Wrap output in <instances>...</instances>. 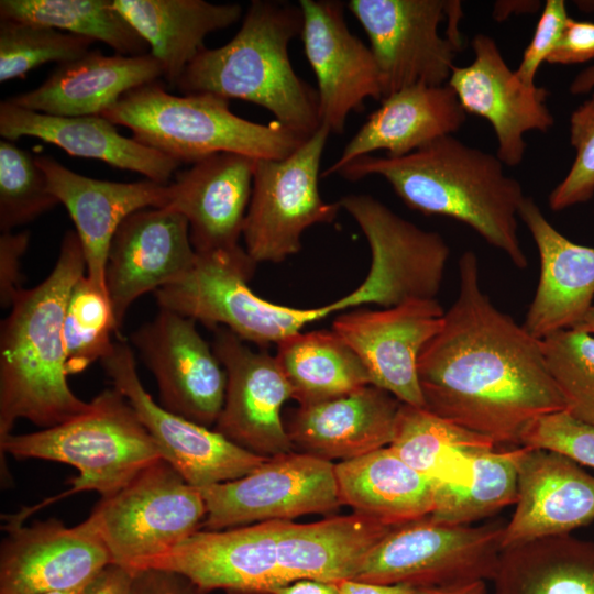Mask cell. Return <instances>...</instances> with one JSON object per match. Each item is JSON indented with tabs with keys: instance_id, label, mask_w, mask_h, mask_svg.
Segmentation results:
<instances>
[{
	"instance_id": "obj_42",
	"label": "cell",
	"mask_w": 594,
	"mask_h": 594,
	"mask_svg": "<svg viewBox=\"0 0 594 594\" xmlns=\"http://www.w3.org/2000/svg\"><path fill=\"white\" fill-rule=\"evenodd\" d=\"M59 201L32 153L10 140L0 141V229L10 232Z\"/></svg>"
},
{
	"instance_id": "obj_56",
	"label": "cell",
	"mask_w": 594,
	"mask_h": 594,
	"mask_svg": "<svg viewBox=\"0 0 594 594\" xmlns=\"http://www.w3.org/2000/svg\"><path fill=\"white\" fill-rule=\"evenodd\" d=\"M84 587V586H82ZM81 587V588H82ZM81 588L72 590V591H56V592H47V593H41V594H79Z\"/></svg>"
},
{
	"instance_id": "obj_49",
	"label": "cell",
	"mask_w": 594,
	"mask_h": 594,
	"mask_svg": "<svg viewBox=\"0 0 594 594\" xmlns=\"http://www.w3.org/2000/svg\"><path fill=\"white\" fill-rule=\"evenodd\" d=\"M79 594H135V571L109 563L84 585Z\"/></svg>"
},
{
	"instance_id": "obj_15",
	"label": "cell",
	"mask_w": 594,
	"mask_h": 594,
	"mask_svg": "<svg viewBox=\"0 0 594 594\" xmlns=\"http://www.w3.org/2000/svg\"><path fill=\"white\" fill-rule=\"evenodd\" d=\"M195 322L161 309L152 321L131 334V342L156 380L160 405L210 428L223 407L227 374Z\"/></svg>"
},
{
	"instance_id": "obj_21",
	"label": "cell",
	"mask_w": 594,
	"mask_h": 594,
	"mask_svg": "<svg viewBox=\"0 0 594 594\" xmlns=\"http://www.w3.org/2000/svg\"><path fill=\"white\" fill-rule=\"evenodd\" d=\"M301 38L317 78L321 125L343 132L348 116L361 111L367 98L382 100L377 65L370 47L349 30L343 3L300 0Z\"/></svg>"
},
{
	"instance_id": "obj_52",
	"label": "cell",
	"mask_w": 594,
	"mask_h": 594,
	"mask_svg": "<svg viewBox=\"0 0 594 594\" xmlns=\"http://www.w3.org/2000/svg\"><path fill=\"white\" fill-rule=\"evenodd\" d=\"M584 10H594V1H576ZM594 89V65L580 72L570 84L572 95H585Z\"/></svg>"
},
{
	"instance_id": "obj_30",
	"label": "cell",
	"mask_w": 594,
	"mask_h": 594,
	"mask_svg": "<svg viewBox=\"0 0 594 594\" xmlns=\"http://www.w3.org/2000/svg\"><path fill=\"white\" fill-rule=\"evenodd\" d=\"M163 77L150 53L106 55L89 51L59 64L37 88L8 99L15 106L52 116H100L127 92Z\"/></svg>"
},
{
	"instance_id": "obj_1",
	"label": "cell",
	"mask_w": 594,
	"mask_h": 594,
	"mask_svg": "<svg viewBox=\"0 0 594 594\" xmlns=\"http://www.w3.org/2000/svg\"><path fill=\"white\" fill-rule=\"evenodd\" d=\"M459 293L440 331L418 359L425 408L491 439L497 447H521L537 418L565 410L551 378L541 342L482 290L479 260H459Z\"/></svg>"
},
{
	"instance_id": "obj_12",
	"label": "cell",
	"mask_w": 594,
	"mask_h": 594,
	"mask_svg": "<svg viewBox=\"0 0 594 594\" xmlns=\"http://www.w3.org/2000/svg\"><path fill=\"white\" fill-rule=\"evenodd\" d=\"M455 0H351L348 9L360 22L377 65L382 100L414 85L448 84L462 48L460 29L448 21Z\"/></svg>"
},
{
	"instance_id": "obj_40",
	"label": "cell",
	"mask_w": 594,
	"mask_h": 594,
	"mask_svg": "<svg viewBox=\"0 0 594 594\" xmlns=\"http://www.w3.org/2000/svg\"><path fill=\"white\" fill-rule=\"evenodd\" d=\"M547 370L572 417L594 425V334L559 330L540 340Z\"/></svg>"
},
{
	"instance_id": "obj_32",
	"label": "cell",
	"mask_w": 594,
	"mask_h": 594,
	"mask_svg": "<svg viewBox=\"0 0 594 594\" xmlns=\"http://www.w3.org/2000/svg\"><path fill=\"white\" fill-rule=\"evenodd\" d=\"M112 4L147 43L172 87L206 48L205 38L232 25L242 14L238 3L204 0H112Z\"/></svg>"
},
{
	"instance_id": "obj_53",
	"label": "cell",
	"mask_w": 594,
	"mask_h": 594,
	"mask_svg": "<svg viewBox=\"0 0 594 594\" xmlns=\"http://www.w3.org/2000/svg\"><path fill=\"white\" fill-rule=\"evenodd\" d=\"M539 6V1H498L494 6L493 15L497 21H502L512 13H532Z\"/></svg>"
},
{
	"instance_id": "obj_16",
	"label": "cell",
	"mask_w": 594,
	"mask_h": 594,
	"mask_svg": "<svg viewBox=\"0 0 594 594\" xmlns=\"http://www.w3.org/2000/svg\"><path fill=\"white\" fill-rule=\"evenodd\" d=\"M212 348L227 374L222 410L215 430L263 458L294 451L282 407L290 385L275 356L251 350L229 329L217 326Z\"/></svg>"
},
{
	"instance_id": "obj_48",
	"label": "cell",
	"mask_w": 594,
	"mask_h": 594,
	"mask_svg": "<svg viewBox=\"0 0 594 594\" xmlns=\"http://www.w3.org/2000/svg\"><path fill=\"white\" fill-rule=\"evenodd\" d=\"M135 594H206L191 581L174 571L143 569L135 571Z\"/></svg>"
},
{
	"instance_id": "obj_9",
	"label": "cell",
	"mask_w": 594,
	"mask_h": 594,
	"mask_svg": "<svg viewBox=\"0 0 594 594\" xmlns=\"http://www.w3.org/2000/svg\"><path fill=\"white\" fill-rule=\"evenodd\" d=\"M207 507L201 490L165 459L145 468L91 510L112 563L142 570L201 530Z\"/></svg>"
},
{
	"instance_id": "obj_7",
	"label": "cell",
	"mask_w": 594,
	"mask_h": 594,
	"mask_svg": "<svg viewBox=\"0 0 594 594\" xmlns=\"http://www.w3.org/2000/svg\"><path fill=\"white\" fill-rule=\"evenodd\" d=\"M196 254L194 266L183 277L155 292L161 309L199 320L211 329L224 327L258 346L277 344L336 312L332 302L301 309L255 295L248 283L257 263L240 245Z\"/></svg>"
},
{
	"instance_id": "obj_55",
	"label": "cell",
	"mask_w": 594,
	"mask_h": 594,
	"mask_svg": "<svg viewBox=\"0 0 594 594\" xmlns=\"http://www.w3.org/2000/svg\"><path fill=\"white\" fill-rule=\"evenodd\" d=\"M454 594H486L485 582H476L458 590Z\"/></svg>"
},
{
	"instance_id": "obj_2",
	"label": "cell",
	"mask_w": 594,
	"mask_h": 594,
	"mask_svg": "<svg viewBox=\"0 0 594 594\" xmlns=\"http://www.w3.org/2000/svg\"><path fill=\"white\" fill-rule=\"evenodd\" d=\"M336 174L351 182L378 175L410 209L458 220L516 267L528 265L517 222L526 196L520 183L505 174L496 154L449 134L402 157H358Z\"/></svg>"
},
{
	"instance_id": "obj_14",
	"label": "cell",
	"mask_w": 594,
	"mask_h": 594,
	"mask_svg": "<svg viewBox=\"0 0 594 594\" xmlns=\"http://www.w3.org/2000/svg\"><path fill=\"white\" fill-rule=\"evenodd\" d=\"M113 387L131 404L168 461L199 488L240 479L268 458L251 453L215 429L177 416L153 400L139 377L134 353L124 341H114L101 361Z\"/></svg>"
},
{
	"instance_id": "obj_34",
	"label": "cell",
	"mask_w": 594,
	"mask_h": 594,
	"mask_svg": "<svg viewBox=\"0 0 594 594\" xmlns=\"http://www.w3.org/2000/svg\"><path fill=\"white\" fill-rule=\"evenodd\" d=\"M389 447L435 486H465L476 455L497 446L424 407L402 404Z\"/></svg>"
},
{
	"instance_id": "obj_6",
	"label": "cell",
	"mask_w": 594,
	"mask_h": 594,
	"mask_svg": "<svg viewBox=\"0 0 594 594\" xmlns=\"http://www.w3.org/2000/svg\"><path fill=\"white\" fill-rule=\"evenodd\" d=\"M3 454L55 461L77 469L72 488L50 502L86 491L110 496L145 468L164 459L131 404L114 387L99 393L85 411L65 422L31 433L7 436L0 440L1 461ZM50 502L22 509L15 517L24 522Z\"/></svg>"
},
{
	"instance_id": "obj_23",
	"label": "cell",
	"mask_w": 594,
	"mask_h": 594,
	"mask_svg": "<svg viewBox=\"0 0 594 594\" xmlns=\"http://www.w3.org/2000/svg\"><path fill=\"white\" fill-rule=\"evenodd\" d=\"M51 191L67 209L80 240L86 275L107 292L106 266L111 241L122 221L145 208H164L170 187L150 179L118 183L77 174L47 155H36Z\"/></svg>"
},
{
	"instance_id": "obj_33",
	"label": "cell",
	"mask_w": 594,
	"mask_h": 594,
	"mask_svg": "<svg viewBox=\"0 0 594 594\" xmlns=\"http://www.w3.org/2000/svg\"><path fill=\"white\" fill-rule=\"evenodd\" d=\"M341 505L389 526L430 516L436 486L389 447L334 465Z\"/></svg>"
},
{
	"instance_id": "obj_10",
	"label": "cell",
	"mask_w": 594,
	"mask_h": 594,
	"mask_svg": "<svg viewBox=\"0 0 594 594\" xmlns=\"http://www.w3.org/2000/svg\"><path fill=\"white\" fill-rule=\"evenodd\" d=\"M338 202L361 228L372 262L363 283L332 302L336 311L367 304L392 308L411 299H436L450 256L440 233L417 227L370 195H346Z\"/></svg>"
},
{
	"instance_id": "obj_20",
	"label": "cell",
	"mask_w": 594,
	"mask_h": 594,
	"mask_svg": "<svg viewBox=\"0 0 594 594\" xmlns=\"http://www.w3.org/2000/svg\"><path fill=\"white\" fill-rule=\"evenodd\" d=\"M474 59L454 66L448 85L466 113L480 116L492 125L497 157L517 166L526 150L524 135L547 132L554 119L546 103L548 91L524 84L506 64L494 38L477 34L472 40Z\"/></svg>"
},
{
	"instance_id": "obj_25",
	"label": "cell",
	"mask_w": 594,
	"mask_h": 594,
	"mask_svg": "<svg viewBox=\"0 0 594 594\" xmlns=\"http://www.w3.org/2000/svg\"><path fill=\"white\" fill-rule=\"evenodd\" d=\"M255 164L251 156L222 152L175 174L166 208L187 219L196 253L240 245Z\"/></svg>"
},
{
	"instance_id": "obj_8",
	"label": "cell",
	"mask_w": 594,
	"mask_h": 594,
	"mask_svg": "<svg viewBox=\"0 0 594 594\" xmlns=\"http://www.w3.org/2000/svg\"><path fill=\"white\" fill-rule=\"evenodd\" d=\"M506 522L449 525L430 516L394 527L370 552L354 580L455 591L493 580Z\"/></svg>"
},
{
	"instance_id": "obj_19",
	"label": "cell",
	"mask_w": 594,
	"mask_h": 594,
	"mask_svg": "<svg viewBox=\"0 0 594 594\" xmlns=\"http://www.w3.org/2000/svg\"><path fill=\"white\" fill-rule=\"evenodd\" d=\"M283 521L201 529L143 569L179 573L206 594L215 590L230 594H272L285 585L277 554Z\"/></svg>"
},
{
	"instance_id": "obj_36",
	"label": "cell",
	"mask_w": 594,
	"mask_h": 594,
	"mask_svg": "<svg viewBox=\"0 0 594 594\" xmlns=\"http://www.w3.org/2000/svg\"><path fill=\"white\" fill-rule=\"evenodd\" d=\"M276 345L275 358L299 405L337 398L371 384L358 354L333 330L300 331Z\"/></svg>"
},
{
	"instance_id": "obj_45",
	"label": "cell",
	"mask_w": 594,
	"mask_h": 594,
	"mask_svg": "<svg viewBox=\"0 0 594 594\" xmlns=\"http://www.w3.org/2000/svg\"><path fill=\"white\" fill-rule=\"evenodd\" d=\"M570 20L564 0H547L532 38L526 47L518 68V78L527 86H536L540 65L547 62L558 45Z\"/></svg>"
},
{
	"instance_id": "obj_29",
	"label": "cell",
	"mask_w": 594,
	"mask_h": 594,
	"mask_svg": "<svg viewBox=\"0 0 594 594\" xmlns=\"http://www.w3.org/2000/svg\"><path fill=\"white\" fill-rule=\"evenodd\" d=\"M0 135L6 140L36 138L73 156L100 160L113 167L168 185L180 164L133 138L120 134L102 116L62 117L0 102Z\"/></svg>"
},
{
	"instance_id": "obj_31",
	"label": "cell",
	"mask_w": 594,
	"mask_h": 594,
	"mask_svg": "<svg viewBox=\"0 0 594 594\" xmlns=\"http://www.w3.org/2000/svg\"><path fill=\"white\" fill-rule=\"evenodd\" d=\"M394 527L355 512L308 524L284 520L277 554L285 585L304 579L354 580L366 557Z\"/></svg>"
},
{
	"instance_id": "obj_13",
	"label": "cell",
	"mask_w": 594,
	"mask_h": 594,
	"mask_svg": "<svg viewBox=\"0 0 594 594\" xmlns=\"http://www.w3.org/2000/svg\"><path fill=\"white\" fill-rule=\"evenodd\" d=\"M334 463L300 452L268 458L249 474L201 487L206 530H223L308 514L341 505Z\"/></svg>"
},
{
	"instance_id": "obj_50",
	"label": "cell",
	"mask_w": 594,
	"mask_h": 594,
	"mask_svg": "<svg viewBox=\"0 0 594 594\" xmlns=\"http://www.w3.org/2000/svg\"><path fill=\"white\" fill-rule=\"evenodd\" d=\"M339 594H454L455 591L421 588L404 584H377L358 580L339 582Z\"/></svg>"
},
{
	"instance_id": "obj_44",
	"label": "cell",
	"mask_w": 594,
	"mask_h": 594,
	"mask_svg": "<svg viewBox=\"0 0 594 594\" xmlns=\"http://www.w3.org/2000/svg\"><path fill=\"white\" fill-rule=\"evenodd\" d=\"M521 447L554 451L594 469V425L565 410L534 420L521 437Z\"/></svg>"
},
{
	"instance_id": "obj_4",
	"label": "cell",
	"mask_w": 594,
	"mask_h": 594,
	"mask_svg": "<svg viewBox=\"0 0 594 594\" xmlns=\"http://www.w3.org/2000/svg\"><path fill=\"white\" fill-rule=\"evenodd\" d=\"M302 25L299 4L253 0L231 41L204 48L176 87L184 95L213 94L258 105L310 136L321 127L318 92L296 74L288 53Z\"/></svg>"
},
{
	"instance_id": "obj_43",
	"label": "cell",
	"mask_w": 594,
	"mask_h": 594,
	"mask_svg": "<svg viewBox=\"0 0 594 594\" xmlns=\"http://www.w3.org/2000/svg\"><path fill=\"white\" fill-rule=\"evenodd\" d=\"M570 142L575 158L549 195V207L553 211L586 202L594 196V92L570 117Z\"/></svg>"
},
{
	"instance_id": "obj_26",
	"label": "cell",
	"mask_w": 594,
	"mask_h": 594,
	"mask_svg": "<svg viewBox=\"0 0 594 594\" xmlns=\"http://www.w3.org/2000/svg\"><path fill=\"white\" fill-rule=\"evenodd\" d=\"M518 218L529 230L540 258L538 286L522 327L541 340L572 329L593 306L594 248L559 232L531 197L524 198Z\"/></svg>"
},
{
	"instance_id": "obj_39",
	"label": "cell",
	"mask_w": 594,
	"mask_h": 594,
	"mask_svg": "<svg viewBox=\"0 0 594 594\" xmlns=\"http://www.w3.org/2000/svg\"><path fill=\"white\" fill-rule=\"evenodd\" d=\"M118 330L108 293L84 274L70 292L64 317L63 343L68 375L107 356L114 344L112 334Z\"/></svg>"
},
{
	"instance_id": "obj_38",
	"label": "cell",
	"mask_w": 594,
	"mask_h": 594,
	"mask_svg": "<svg viewBox=\"0 0 594 594\" xmlns=\"http://www.w3.org/2000/svg\"><path fill=\"white\" fill-rule=\"evenodd\" d=\"M520 448H495L476 455L471 483L436 487V507L430 517L449 525H469L516 504Z\"/></svg>"
},
{
	"instance_id": "obj_18",
	"label": "cell",
	"mask_w": 594,
	"mask_h": 594,
	"mask_svg": "<svg viewBox=\"0 0 594 594\" xmlns=\"http://www.w3.org/2000/svg\"><path fill=\"white\" fill-rule=\"evenodd\" d=\"M2 529L8 536L0 547V594L81 588L112 563L90 515L72 527L51 518Z\"/></svg>"
},
{
	"instance_id": "obj_5",
	"label": "cell",
	"mask_w": 594,
	"mask_h": 594,
	"mask_svg": "<svg viewBox=\"0 0 594 594\" xmlns=\"http://www.w3.org/2000/svg\"><path fill=\"white\" fill-rule=\"evenodd\" d=\"M100 116L180 165L222 152L282 160L309 138L276 120L261 124L241 118L229 99L213 94H169L157 80L127 92Z\"/></svg>"
},
{
	"instance_id": "obj_27",
	"label": "cell",
	"mask_w": 594,
	"mask_h": 594,
	"mask_svg": "<svg viewBox=\"0 0 594 594\" xmlns=\"http://www.w3.org/2000/svg\"><path fill=\"white\" fill-rule=\"evenodd\" d=\"M402 404L370 384L337 398L299 405L285 426L296 452L342 462L389 446Z\"/></svg>"
},
{
	"instance_id": "obj_41",
	"label": "cell",
	"mask_w": 594,
	"mask_h": 594,
	"mask_svg": "<svg viewBox=\"0 0 594 594\" xmlns=\"http://www.w3.org/2000/svg\"><path fill=\"white\" fill-rule=\"evenodd\" d=\"M92 43L50 26L0 20V81L24 77L45 63L75 61L88 53Z\"/></svg>"
},
{
	"instance_id": "obj_51",
	"label": "cell",
	"mask_w": 594,
	"mask_h": 594,
	"mask_svg": "<svg viewBox=\"0 0 594 594\" xmlns=\"http://www.w3.org/2000/svg\"><path fill=\"white\" fill-rule=\"evenodd\" d=\"M339 582L304 579L275 588L272 594H339Z\"/></svg>"
},
{
	"instance_id": "obj_37",
	"label": "cell",
	"mask_w": 594,
	"mask_h": 594,
	"mask_svg": "<svg viewBox=\"0 0 594 594\" xmlns=\"http://www.w3.org/2000/svg\"><path fill=\"white\" fill-rule=\"evenodd\" d=\"M0 20L23 21L102 42L116 54H148V45L112 0H1Z\"/></svg>"
},
{
	"instance_id": "obj_3",
	"label": "cell",
	"mask_w": 594,
	"mask_h": 594,
	"mask_svg": "<svg viewBox=\"0 0 594 594\" xmlns=\"http://www.w3.org/2000/svg\"><path fill=\"white\" fill-rule=\"evenodd\" d=\"M86 274L76 231H67L50 275L21 289L0 332V440L23 418L42 429L85 411L67 381L63 326L75 283Z\"/></svg>"
},
{
	"instance_id": "obj_28",
	"label": "cell",
	"mask_w": 594,
	"mask_h": 594,
	"mask_svg": "<svg viewBox=\"0 0 594 594\" xmlns=\"http://www.w3.org/2000/svg\"><path fill=\"white\" fill-rule=\"evenodd\" d=\"M466 121L454 90L448 85H414L381 100L340 157L321 177L364 155L384 150L386 156L402 157L444 135L453 134Z\"/></svg>"
},
{
	"instance_id": "obj_17",
	"label": "cell",
	"mask_w": 594,
	"mask_h": 594,
	"mask_svg": "<svg viewBox=\"0 0 594 594\" xmlns=\"http://www.w3.org/2000/svg\"><path fill=\"white\" fill-rule=\"evenodd\" d=\"M444 312L437 299H411L383 310L362 308L341 314L332 330L358 354L372 385L403 404L425 408L418 359L442 328Z\"/></svg>"
},
{
	"instance_id": "obj_35",
	"label": "cell",
	"mask_w": 594,
	"mask_h": 594,
	"mask_svg": "<svg viewBox=\"0 0 594 594\" xmlns=\"http://www.w3.org/2000/svg\"><path fill=\"white\" fill-rule=\"evenodd\" d=\"M495 594H594V543L570 534L502 550Z\"/></svg>"
},
{
	"instance_id": "obj_47",
	"label": "cell",
	"mask_w": 594,
	"mask_h": 594,
	"mask_svg": "<svg viewBox=\"0 0 594 594\" xmlns=\"http://www.w3.org/2000/svg\"><path fill=\"white\" fill-rule=\"evenodd\" d=\"M594 58V23L570 18L549 64L570 65Z\"/></svg>"
},
{
	"instance_id": "obj_22",
	"label": "cell",
	"mask_w": 594,
	"mask_h": 594,
	"mask_svg": "<svg viewBox=\"0 0 594 594\" xmlns=\"http://www.w3.org/2000/svg\"><path fill=\"white\" fill-rule=\"evenodd\" d=\"M196 256L182 213L166 207L145 208L127 217L113 235L106 266L119 329L134 300L183 277Z\"/></svg>"
},
{
	"instance_id": "obj_54",
	"label": "cell",
	"mask_w": 594,
	"mask_h": 594,
	"mask_svg": "<svg viewBox=\"0 0 594 594\" xmlns=\"http://www.w3.org/2000/svg\"><path fill=\"white\" fill-rule=\"evenodd\" d=\"M572 329L594 334V305L590 308L586 315Z\"/></svg>"
},
{
	"instance_id": "obj_24",
	"label": "cell",
	"mask_w": 594,
	"mask_h": 594,
	"mask_svg": "<svg viewBox=\"0 0 594 594\" xmlns=\"http://www.w3.org/2000/svg\"><path fill=\"white\" fill-rule=\"evenodd\" d=\"M593 520L594 476L561 453L521 447L516 509L506 524L503 549L568 535Z\"/></svg>"
},
{
	"instance_id": "obj_11",
	"label": "cell",
	"mask_w": 594,
	"mask_h": 594,
	"mask_svg": "<svg viewBox=\"0 0 594 594\" xmlns=\"http://www.w3.org/2000/svg\"><path fill=\"white\" fill-rule=\"evenodd\" d=\"M329 134L321 125L289 156L256 160L242 232L255 263L283 262L299 252L305 230L337 218L339 202H326L318 186Z\"/></svg>"
},
{
	"instance_id": "obj_46",
	"label": "cell",
	"mask_w": 594,
	"mask_h": 594,
	"mask_svg": "<svg viewBox=\"0 0 594 594\" xmlns=\"http://www.w3.org/2000/svg\"><path fill=\"white\" fill-rule=\"evenodd\" d=\"M30 233L2 232L0 235V302L11 307L21 287L22 256L29 246Z\"/></svg>"
}]
</instances>
